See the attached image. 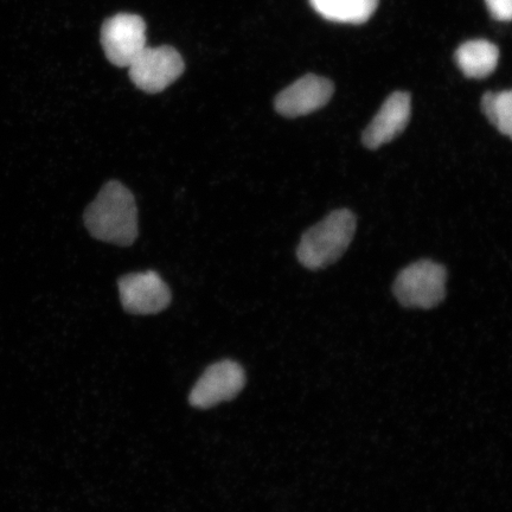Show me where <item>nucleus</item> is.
Wrapping results in <instances>:
<instances>
[{
    "label": "nucleus",
    "instance_id": "1",
    "mask_svg": "<svg viewBox=\"0 0 512 512\" xmlns=\"http://www.w3.org/2000/svg\"><path fill=\"white\" fill-rule=\"evenodd\" d=\"M86 228L94 239L118 246H131L138 238V210L132 192L111 181L85 211Z\"/></svg>",
    "mask_w": 512,
    "mask_h": 512
},
{
    "label": "nucleus",
    "instance_id": "2",
    "mask_svg": "<svg viewBox=\"0 0 512 512\" xmlns=\"http://www.w3.org/2000/svg\"><path fill=\"white\" fill-rule=\"evenodd\" d=\"M356 216L348 209L336 210L303 235L298 260L312 271L323 270L342 258L356 233Z\"/></svg>",
    "mask_w": 512,
    "mask_h": 512
},
{
    "label": "nucleus",
    "instance_id": "3",
    "mask_svg": "<svg viewBox=\"0 0 512 512\" xmlns=\"http://www.w3.org/2000/svg\"><path fill=\"white\" fill-rule=\"evenodd\" d=\"M447 273L443 266L430 260L414 262L396 278L394 294L411 309H432L443 302Z\"/></svg>",
    "mask_w": 512,
    "mask_h": 512
},
{
    "label": "nucleus",
    "instance_id": "4",
    "mask_svg": "<svg viewBox=\"0 0 512 512\" xmlns=\"http://www.w3.org/2000/svg\"><path fill=\"white\" fill-rule=\"evenodd\" d=\"M184 69L185 63L176 49L146 47L128 67V74L140 91L157 94L181 78Z\"/></svg>",
    "mask_w": 512,
    "mask_h": 512
},
{
    "label": "nucleus",
    "instance_id": "5",
    "mask_svg": "<svg viewBox=\"0 0 512 512\" xmlns=\"http://www.w3.org/2000/svg\"><path fill=\"white\" fill-rule=\"evenodd\" d=\"M101 43L108 61L119 68L130 67L146 48V24L142 17L119 14L102 25Z\"/></svg>",
    "mask_w": 512,
    "mask_h": 512
},
{
    "label": "nucleus",
    "instance_id": "6",
    "mask_svg": "<svg viewBox=\"0 0 512 512\" xmlns=\"http://www.w3.org/2000/svg\"><path fill=\"white\" fill-rule=\"evenodd\" d=\"M118 287L121 304L133 315H156L171 302L169 286L155 271L127 274Z\"/></svg>",
    "mask_w": 512,
    "mask_h": 512
},
{
    "label": "nucleus",
    "instance_id": "7",
    "mask_svg": "<svg viewBox=\"0 0 512 512\" xmlns=\"http://www.w3.org/2000/svg\"><path fill=\"white\" fill-rule=\"evenodd\" d=\"M245 370L234 361H221L210 366L192 388L189 401L196 408H211L233 400L245 387Z\"/></svg>",
    "mask_w": 512,
    "mask_h": 512
},
{
    "label": "nucleus",
    "instance_id": "8",
    "mask_svg": "<svg viewBox=\"0 0 512 512\" xmlns=\"http://www.w3.org/2000/svg\"><path fill=\"white\" fill-rule=\"evenodd\" d=\"M334 83L317 75H306L279 93L275 110L283 117L298 118L323 108L334 95Z\"/></svg>",
    "mask_w": 512,
    "mask_h": 512
},
{
    "label": "nucleus",
    "instance_id": "9",
    "mask_svg": "<svg viewBox=\"0 0 512 512\" xmlns=\"http://www.w3.org/2000/svg\"><path fill=\"white\" fill-rule=\"evenodd\" d=\"M411 95L405 92H395L384 101L379 113L363 132V144L369 150L393 142L406 130L411 119Z\"/></svg>",
    "mask_w": 512,
    "mask_h": 512
},
{
    "label": "nucleus",
    "instance_id": "10",
    "mask_svg": "<svg viewBox=\"0 0 512 512\" xmlns=\"http://www.w3.org/2000/svg\"><path fill=\"white\" fill-rule=\"evenodd\" d=\"M499 50L494 43L485 40L465 42L456 53L458 67L467 78L484 79L495 72Z\"/></svg>",
    "mask_w": 512,
    "mask_h": 512
},
{
    "label": "nucleus",
    "instance_id": "11",
    "mask_svg": "<svg viewBox=\"0 0 512 512\" xmlns=\"http://www.w3.org/2000/svg\"><path fill=\"white\" fill-rule=\"evenodd\" d=\"M310 3L328 21L363 24L374 15L379 0H310Z\"/></svg>",
    "mask_w": 512,
    "mask_h": 512
},
{
    "label": "nucleus",
    "instance_id": "12",
    "mask_svg": "<svg viewBox=\"0 0 512 512\" xmlns=\"http://www.w3.org/2000/svg\"><path fill=\"white\" fill-rule=\"evenodd\" d=\"M482 110L499 133L512 139V91L485 93Z\"/></svg>",
    "mask_w": 512,
    "mask_h": 512
},
{
    "label": "nucleus",
    "instance_id": "13",
    "mask_svg": "<svg viewBox=\"0 0 512 512\" xmlns=\"http://www.w3.org/2000/svg\"><path fill=\"white\" fill-rule=\"evenodd\" d=\"M485 4L497 21H512V0H485Z\"/></svg>",
    "mask_w": 512,
    "mask_h": 512
}]
</instances>
